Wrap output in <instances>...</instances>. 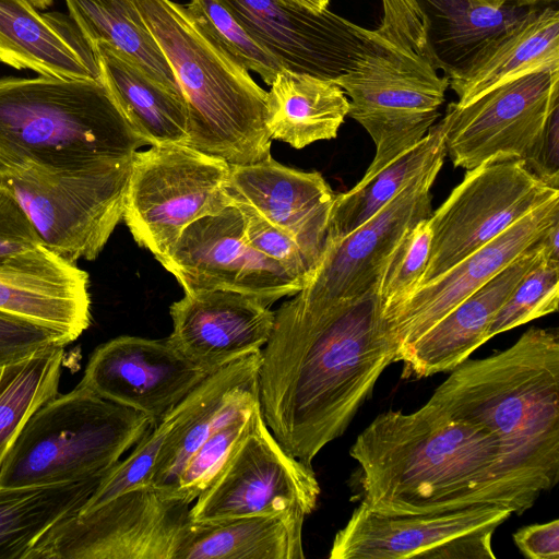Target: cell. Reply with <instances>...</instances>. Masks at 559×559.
Here are the masks:
<instances>
[{
  "label": "cell",
  "instance_id": "cb8c5ba5",
  "mask_svg": "<svg viewBox=\"0 0 559 559\" xmlns=\"http://www.w3.org/2000/svg\"><path fill=\"white\" fill-rule=\"evenodd\" d=\"M0 62L64 79H99L94 46L71 16L0 0Z\"/></svg>",
  "mask_w": 559,
  "mask_h": 559
},
{
  "label": "cell",
  "instance_id": "4fadbf2b",
  "mask_svg": "<svg viewBox=\"0 0 559 559\" xmlns=\"http://www.w3.org/2000/svg\"><path fill=\"white\" fill-rule=\"evenodd\" d=\"M513 512L480 504L440 513L380 514L364 503L341 528L330 559H495L493 532Z\"/></svg>",
  "mask_w": 559,
  "mask_h": 559
},
{
  "label": "cell",
  "instance_id": "2e32d148",
  "mask_svg": "<svg viewBox=\"0 0 559 559\" xmlns=\"http://www.w3.org/2000/svg\"><path fill=\"white\" fill-rule=\"evenodd\" d=\"M438 165L411 181L358 228L326 238L322 258L307 285L284 304L313 309L357 299L376 288L388 258L404 231L432 213L430 189Z\"/></svg>",
  "mask_w": 559,
  "mask_h": 559
},
{
  "label": "cell",
  "instance_id": "52a82bcc",
  "mask_svg": "<svg viewBox=\"0 0 559 559\" xmlns=\"http://www.w3.org/2000/svg\"><path fill=\"white\" fill-rule=\"evenodd\" d=\"M132 158L75 168L0 166V182L49 250L73 263L93 261L122 219Z\"/></svg>",
  "mask_w": 559,
  "mask_h": 559
},
{
  "label": "cell",
  "instance_id": "5b68a950",
  "mask_svg": "<svg viewBox=\"0 0 559 559\" xmlns=\"http://www.w3.org/2000/svg\"><path fill=\"white\" fill-rule=\"evenodd\" d=\"M146 144L100 79L0 78V166L75 168Z\"/></svg>",
  "mask_w": 559,
  "mask_h": 559
},
{
  "label": "cell",
  "instance_id": "74e56055",
  "mask_svg": "<svg viewBox=\"0 0 559 559\" xmlns=\"http://www.w3.org/2000/svg\"><path fill=\"white\" fill-rule=\"evenodd\" d=\"M186 7L230 56L267 85L284 69L218 0H190Z\"/></svg>",
  "mask_w": 559,
  "mask_h": 559
},
{
  "label": "cell",
  "instance_id": "5bb4252c",
  "mask_svg": "<svg viewBox=\"0 0 559 559\" xmlns=\"http://www.w3.org/2000/svg\"><path fill=\"white\" fill-rule=\"evenodd\" d=\"M557 108L559 68L525 74L463 106L450 103L440 120L445 152L455 167L466 170L496 155L525 162Z\"/></svg>",
  "mask_w": 559,
  "mask_h": 559
},
{
  "label": "cell",
  "instance_id": "8d00e7d4",
  "mask_svg": "<svg viewBox=\"0 0 559 559\" xmlns=\"http://www.w3.org/2000/svg\"><path fill=\"white\" fill-rule=\"evenodd\" d=\"M429 217L408 227L390 253L377 288L386 318L418 287L431 248Z\"/></svg>",
  "mask_w": 559,
  "mask_h": 559
},
{
  "label": "cell",
  "instance_id": "9a60e30c",
  "mask_svg": "<svg viewBox=\"0 0 559 559\" xmlns=\"http://www.w3.org/2000/svg\"><path fill=\"white\" fill-rule=\"evenodd\" d=\"M159 262L185 293L231 290L272 305L304 288L280 263L248 243L243 216L233 204L187 226Z\"/></svg>",
  "mask_w": 559,
  "mask_h": 559
},
{
  "label": "cell",
  "instance_id": "484cf974",
  "mask_svg": "<svg viewBox=\"0 0 559 559\" xmlns=\"http://www.w3.org/2000/svg\"><path fill=\"white\" fill-rule=\"evenodd\" d=\"M93 46L100 81L146 143L187 145L189 111L182 93L153 79L112 46L100 41Z\"/></svg>",
  "mask_w": 559,
  "mask_h": 559
},
{
  "label": "cell",
  "instance_id": "b9f144b4",
  "mask_svg": "<svg viewBox=\"0 0 559 559\" xmlns=\"http://www.w3.org/2000/svg\"><path fill=\"white\" fill-rule=\"evenodd\" d=\"M525 166L550 188L559 189V108L550 115Z\"/></svg>",
  "mask_w": 559,
  "mask_h": 559
},
{
  "label": "cell",
  "instance_id": "8992f818",
  "mask_svg": "<svg viewBox=\"0 0 559 559\" xmlns=\"http://www.w3.org/2000/svg\"><path fill=\"white\" fill-rule=\"evenodd\" d=\"M156 424L79 383L26 421L0 465V486L34 487L104 476Z\"/></svg>",
  "mask_w": 559,
  "mask_h": 559
},
{
  "label": "cell",
  "instance_id": "f6af8a7d",
  "mask_svg": "<svg viewBox=\"0 0 559 559\" xmlns=\"http://www.w3.org/2000/svg\"><path fill=\"white\" fill-rule=\"evenodd\" d=\"M520 5H540L547 4L551 2H557L558 0H513Z\"/></svg>",
  "mask_w": 559,
  "mask_h": 559
},
{
  "label": "cell",
  "instance_id": "9c48e42d",
  "mask_svg": "<svg viewBox=\"0 0 559 559\" xmlns=\"http://www.w3.org/2000/svg\"><path fill=\"white\" fill-rule=\"evenodd\" d=\"M229 168L182 144L136 151L122 215L136 243L159 261L187 226L231 205L225 189Z\"/></svg>",
  "mask_w": 559,
  "mask_h": 559
},
{
  "label": "cell",
  "instance_id": "1f68e13d",
  "mask_svg": "<svg viewBox=\"0 0 559 559\" xmlns=\"http://www.w3.org/2000/svg\"><path fill=\"white\" fill-rule=\"evenodd\" d=\"M71 19L91 41L128 56L163 85L181 92L173 69L133 0H66Z\"/></svg>",
  "mask_w": 559,
  "mask_h": 559
},
{
  "label": "cell",
  "instance_id": "7a4b0ae2",
  "mask_svg": "<svg viewBox=\"0 0 559 559\" xmlns=\"http://www.w3.org/2000/svg\"><path fill=\"white\" fill-rule=\"evenodd\" d=\"M368 509L380 514L440 513L497 504L521 514L533 504L504 479L496 439L429 401L413 413L388 411L356 438Z\"/></svg>",
  "mask_w": 559,
  "mask_h": 559
},
{
  "label": "cell",
  "instance_id": "e575fe53",
  "mask_svg": "<svg viewBox=\"0 0 559 559\" xmlns=\"http://www.w3.org/2000/svg\"><path fill=\"white\" fill-rule=\"evenodd\" d=\"M248 407L215 429L188 459L166 498L194 501L215 479L245 436L253 407Z\"/></svg>",
  "mask_w": 559,
  "mask_h": 559
},
{
  "label": "cell",
  "instance_id": "8fae6325",
  "mask_svg": "<svg viewBox=\"0 0 559 559\" xmlns=\"http://www.w3.org/2000/svg\"><path fill=\"white\" fill-rule=\"evenodd\" d=\"M190 503L151 486L126 491L52 526L27 559H175Z\"/></svg>",
  "mask_w": 559,
  "mask_h": 559
},
{
  "label": "cell",
  "instance_id": "ac0fdd59",
  "mask_svg": "<svg viewBox=\"0 0 559 559\" xmlns=\"http://www.w3.org/2000/svg\"><path fill=\"white\" fill-rule=\"evenodd\" d=\"M210 374L165 340L122 335L91 355L81 384L156 423Z\"/></svg>",
  "mask_w": 559,
  "mask_h": 559
},
{
  "label": "cell",
  "instance_id": "836d02e7",
  "mask_svg": "<svg viewBox=\"0 0 559 559\" xmlns=\"http://www.w3.org/2000/svg\"><path fill=\"white\" fill-rule=\"evenodd\" d=\"M64 347H50L0 368V465L29 417L59 394Z\"/></svg>",
  "mask_w": 559,
  "mask_h": 559
},
{
  "label": "cell",
  "instance_id": "3957f363",
  "mask_svg": "<svg viewBox=\"0 0 559 559\" xmlns=\"http://www.w3.org/2000/svg\"><path fill=\"white\" fill-rule=\"evenodd\" d=\"M490 433L506 481L532 504L559 478V338L531 328L507 349L466 359L428 400Z\"/></svg>",
  "mask_w": 559,
  "mask_h": 559
},
{
  "label": "cell",
  "instance_id": "277c9868",
  "mask_svg": "<svg viewBox=\"0 0 559 559\" xmlns=\"http://www.w3.org/2000/svg\"><path fill=\"white\" fill-rule=\"evenodd\" d=\"M175 74L189 111L188 146L229 165L271 155L264 91L217 39L173 0H133Z\"/></svg>",
  "mask_w": 559,
  "mask_h": 559
},
{
  "label": "cell",
  "instance_id": "d6986e66",
  "mask_svg": "<svg viewBox=\"0 0 559 559\" xmlns=\"http://www.w3.org/2000/svg\"><path fill=\"white\" fill-rule=\"evenodd\" d=\"M559 221L556 197L513 223L451 269L419 286L386 319L401 354L468 295L506 269Z\"/></svg>",
  "mask_w": 559,
  "mask_h": 559
},
{
  "label": "cell",
  "instance_id": "ab89813d",
  "mask_svg": "<svg viewBox=\"0 0 559 559\" xmlns=\"http://www.w3.org/2000/svg\"><path fill=\"white\" fill-rule=\"evenodd\" d=\"M73 341L67 332L0 310V368Z\"/></svg>",
  "mask_w": 559,
  "mask_h": 559
},
{
  "label": "cell",
  "instance_id": "d6a6232c",
  "mask_svg": "<svg viewBox=\"0 0 559 559\" xmlns=\"http://www.w3.org/2000/svg\"><path fill=\"white\" fill-rule=\"evenodd\" d=\"M219 370L210 374L197 389L168 411L135 443L133 451L108 471L76 514L91 512L112 498L136 487L150 486L152 469L162 449L176 430L200 409L213 392L219 379Z\"/></svg>",
  "mask_w": 559,
  "mask_h": 559
},
{
  "label": "cell",
  "instance_id": "d4e9b609",
  "mask_svg": "<svg viewBox=\"0 0 559 559\" xmlns=\"http://www.w3.org/2000/svg\"><path fill=\"white\" fill-rule=\"evenodd\" d=\"M547 68H559V11L535 5L450 76L449 86L463 106L498 85Z\"/></svg>",
  "mask_w": 559,
  "mask_h": 559
},
{
  "label": "cell",
  "instance_id": "ffe728a7",
  "mask_svg": "<svg viewBox=\"0 0 559 559\" xmlns=\"http://www.w3.org/2000/svg\"><path fill=\"white\" fill-rule=\"evenodd\" d=\"M260 298L231 290L185 293L171 304L168 343L212 374L260 353L267 343L275 312Z\"/></svg>",
  "mask_w": 559,
  "mask_h": 559
},
{
  "label": "cell",
  "instance_id": "44dd1931",
  "mask_svg": "<svg viewBox=\"0 0 559 559\" xmlns=\"http://www.w3.org/2000/svg\"><path fill=\"white\" fill-rule=\"evenodd\" d=\"M225 189L231 204L251 209L288 234L317 269L336 195L320 173L284 166L270 155L258 163L230 165Z\"/></svg>",
  "mask_w": 559,
  "mask_h": 559
},
{
  "label": "cell",
  "instance_id": "d590c367",
  "mask_svg": "<svg viewBox=\"0 0 559 559\" xmlns=\"http://www.w3.org/2000/svg\"><path fill=\"white\" fill-rule=\"evenodd\" d=\"M559 302V261L543 255L518 283L492 319L488 341L497 334L556 312Z\"/></svg>",
  "mask_w": 559,
  "mask_h": 559
},
{
  "label": "cell",
  "instance_id": "60d3db41",
  "mask_svg": "<svg viewBox=\"0 0 559 559\" xmlns=\"http://www.w3.org/2000/svg\"><path fill=\"white\" fill-rule=\"evenodd\" d=\"M44 245L28 216L0 182V262Z\"/></svg>",
  "mask_w": 559,
  "mask_h": 559
},
{
  "label": "cell",
  "instance_id": "f1b7e54d",
  "mask_svg": "<svg viewBox=\"0 0 559 559\" xmlns=\"http://www.w3.org/2000/svg\"><path fill=\"white\" fill-rule=\"evenodd\" d=\"M266 95L265 126L271 140L302 148L336 138L349 100L333 80L282 69Z\"/></svg>",
  "mask_w": 559,
  "mask_h": 559
},
{
  "label": "cell",
  "instance_id": "7c38bea8",
  "mask_svg": "<svg viewBox=\"0 0 559 559\" xmlns=\"http://www.w3.org/2000/svg\"><path fill=\"white\" fill-rule=\"evenodd\" d=\"M320 486L311 465L288 454L266 426L260 403L249 426L212 484L190 507L194 523L301 512L317 507Z\"/></svg>",
  "mask_w": 559,
  "mask_h": 559
},
{
  "label": "cell",
  "instance_id": "bcb514c9",
  "mask_svg": "<svg viewBox=\"0 0 559 559\" xmlns=\"http://www.w3.org/2000/svg\"><path fill=\"white\" fill-rule=\"evenodd\" d=\"M32 3L36 9H46L52 2V0H27Z\"/></svg>",
  "mask_w": 559,
  "mask_h": 559
},
{
  "label": "cell",
  "instance_id": "6da1fadb",
  "mask_svg": "<svg viewBox=\"0 0 559 559\" xmlns=\"http://www.w3.org/2000/svg\"><path fill=\"white\" fill-rule=\"evenodd\" d=\"M261 350L258 376L263 419L281 447L311 465L347 429L399 343L378 288L313 309L282 304Z\"/></svg>",
  "mask_w": 559,
  "mask_h": 559
},
{
  "label": "cell",
  "instance_id": "e0dca14e",
  "mask_svg": "<svg viewBox=\"0 0 559 559\" xmlns=\"http://www.w3.org/2000/svg\"><path fill=\"white\" fill-rule=\"evenodd\" d=\"M284 69L335 80L365 47L357 25L298 0H218Z\"/></svg>",
  "mask_w": 559,
  "mask_h": 559
},
{
  "label": "cell",
  "instance_id": "7bdbcfd3",
  "mask_svg": "<svg viewBox=\"0 0 559 559\" xmlns=\"http://www.w3.org/2000/svg\"><path fill=\"white\" fill-rule=\"evenodd\" d=\"M513 539L530 559H559V521L532 524L516 531Z\"/></svg>",
  "mask_w": 559,
  "mask_h": 559
},
{
  "label": "cell",
  "instance_id": "4316f807",
  "mask_svg": "<svg viewBox=\"0 0 559 559\" xmlns=\"http://www.w3.org/2000/svg\"><path fill=\"white\" fill-rule=\"evenodd\" d=\"M424 13L430 64L450 78L535 5L513 0H416Z\"/></svg>",
  "mask_w": 559,
  "mask_h": 559
},
{
  "label": "cell",
  "instance_id": "4dcf8cb0",
  "mask_svg": "<svg viewBox=\"0 0 559 559\" xmlns=\"http://www.w3.org/2000/svg\"><path fill=\"white\" fill-rule=\"evenodd\" d=\"M447 155L441 121L413 147L368 179L336 194L329 221V239H340L358 228L397 195L411 181L443 165Z\"/></svg>",
  "mask_w": 559,
  "mask_h": 559
},
{
  "label": "cell",
  "instance_id": "603a6c76",
  "mask_svg": "<svg viewBox=\"0 0 559 559\" xmlns=\"http://www.w3.org/2000/svg\"><path fill=\"white\" fill-rule=\"evenodd\" d=\"M542 238L406 348L399 358L404 362L403 374L424 378L452 371L487 342V331L496 313L544 255Z\"/></svg>",
  "mask_w": 559,
  "mask_h": 559
},
{
  "label": "cell",
  "instance_id": "7402d4cb",
  "mask_svg": "<svg viewBox=\"0 0 559 559\" xmlns=\"http://www.w3.org/2000/svg\"><path fill=\"white\" fill-rule=\"evenodd\" d=\"M0 310L67 332L91 324L88 274L41 245L0 262Z\"/></svg>",
  "mask_w": 559,
  "mask_h": 559
},
{
  "label": "cell",
  "instance_id": "f35d334b",
  "mask_svg": "<svg viewBox=\"0 0 559 559\" xmlns=\"http://www.w3.org/2000/svg\"><path fill=\"white\" fill-rule=\"evenodd\" d=\"M243 216L245 236L248 243L271 258L298 278L304 287L310 281L314 266L298 243L285 231L272 225L251 209L233 203Z\"/></svg>",
  "mask_w": 559,
  "mask_h": 559
},
{
  "label": "cell",
  "instance_id": "ee69618b",
  "mask_svg": "<svg viewBox=\"0 0 559 559\" xmlns=\"http://www.w3.org/2000/svg\"><path fill=\"white\" fill-rule=\"evenodd\" d=\"M308 8L314 11H323L328 9V4L330 0H298Z\"/></svg>",
  "mask_w": 559,
  "mask_h": 559
},
{
  "label": "cell",
  "instance_id": "83f0119b",
  "mask_svg": "<svg viewBox=\"0 0 559 559\" xmlns=\"http://www.w3.org/2000/svg\"><path fill=\"white\" fill-rule=\"evenodd\" d=\"M306 516L283 512L218 522L190 521L175 559H304Z\"/></svg>",
  "mask_w": 559,
  "mask_h": 559
},
{
  "label": "cell",
  "instance_id": "ba28073f",
  "mask_svg": "<svg viewBox=\"0 0 559 559\" xmlns=\"http://www.w3.org/2000/svg\"><path fill=\"white\" fill-rule=\"evenodd\" d=\"M365 47L334 80L349 97L348 116L372 139L376 153L368 179L416 145L439 117L449 78L423 56L370 36L357 25Z\"/></svg>",
  "mask_w": 559,
  "mask_h": 559
},
{
  "label": "cell",
  "instance_id": "30bf717a",
  "mask_svg": "<svg viewBox=\"0 0 559 559\" xmlns=\"http://www.w3.org/2000/svg\"><path fill=\"white\" fill-rule=\"evenodd\" d=\"M556 197L559 189L545 185L515 156L496 155L468 169L429 216L431 248L418 287Z\"/></svg>",
  "mask_w": 559,
  "mask_h": 559
},
{
  "label": "cell",
  "instance_id": "f546056e",
  "mask_svg": "<svg viewBox=\"0 0 559 559\" xmlns=\"http://www.w3.org/2000/svg\"><path fill=\"white\" fill-rule=\"evenodd\" d=\"M104 476L46 486H0V559H27L52 526L81 509Z\"/></svg>",
  "mask_w": 559,
  "mask_h": 559
}]
</instances>
